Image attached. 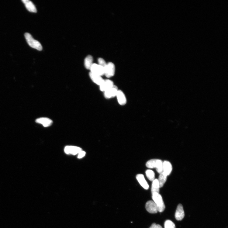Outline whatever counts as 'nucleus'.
Returning <instances> with one entry per match:
<instances>
[{
	"label": "nucleus",
	"mask_w": 228,
	"mask_h": 228,
	"mask_svg": "<svg viewBox=\"0 0 228 228\" xmlns=\"http://www.w3.org/2000/svg\"><path fill=\"white\" fill-rule=\"evenodd\" d=\"M89 76L91 79L98 85L100 86L104 81L101 76L95 74L91 72L89 73Z\"/></svg>",
	"instance_id": "14"
},
{
	"label": "nucleus",
	"mask_w": 228,
	"mask_h": 228,
	"mask_svg": "<svg viewBox=\"0 0 228 228\" xmlns=\"http://www.w3.org/2000/svg\"><path fill=\"white\" fill-rule=\"evenodd\" d=\"M136 178L139 184L143 188L146 190L149 189V185L145 178H144L143 174H138L136 176Z\"/></svg>",
	"instance_id": "11"
},
{
	"label": "nucleus",
	"mask_w": 228,
	"mask_h": 228,
	"mask_svg": "<svg viewBox=\"0 0 228 228\" xmlns=\"http://www.w3.org/2000/svg\"><path fill=\"white\" fill-rule=\"evenodd\" d=\"M172 171V166L170 162L168 161L163 162V173L168 177L171 174Z\"/></svg>",
	"instance_id": "9"
},
{
	"label": "nucleus",
	"mask_w": 228,
	"mask_h": 228,
	"mask_svg": "<svg viewBox=\"0 0 228 228\" xmlns=\"http://www.w3.org/2000/svg\"><path fill=\"white\" fill-rule=\"evenodd\" d=\"M90 70L91 72L95 74L100 76L104 75V68L98 64H93Z\"/></svg>",
	"instance_id": "5"
},
{
	"label": "nucleus",
	"mask_w": 228,
	"mask_h": 228,
	"mask_svg": "<svg viewBox=\"0 0 228 228\" xmlns=\"http://www.w3.org/2000/svg\"><path fill=\"white\" fill-rule=\"evenodd\" d=\"M22 2L25 4L26 9L29 12H36L37 10L34 4L29 0H22Z\"/></svg>",
	"instance_id": "15"
},
{
	"label": "nucleus",
	"mask_w": 228,
	"mask_h": 228,
	"mask_svg": "<svg viewBox=\"0 0 228 228\" xmlns=\"http://www.w3.org/2000/svg\"><path fill=\"white\" fill-rule=\"evenodd\" d=\"M146 166L150 169L156 168L157 171L161 174L163 171V162L161 160L154 159L150 160L148 161Z\"/></svg>",
	"instance_id": "1"
},
{
	"label": "nucleus",
	"mask_w": 228,
	"mask_h": 228,
	"mask_svg": "<svg viewBox=\"0 0 228 228\" xmlns=\"http://www.w3.org/2000/svg\"><path fill=\"white\" fill-rule=\"evenodd\" d=\"M36 123L42 124L44 127L50 126L52 124V121L47 118L42 117L37 119Z\"/></svg>",
	"instance_id": "12"
},
{
	"label": "nucleus",
	"mask_w": 228,
	"mask_h": 228,
	"mask_svg": "<svg viewBox=\"0 0 228 228\" xmlns=\"http://www.w3.org/2000/svg\"><path fill=\"white\" fill-rule=\"evenodd\" d=\"M146 208L147 210L151 214H156L158 212L156 205L153 201L147 202L146 205Z\"/></svg>",
	"instance_id": "8"
},
{
	"label": "nucleus",
	"mask_w": 228,
	"mask_h": 228,
	"mask_svg": "<svg viewBox=\"0 0 228 228\" xmlns=\"http://www.w3.org/2000/svg\"><path fill=\"white\" fill-rule=\"evenodd\" d=\"M26 41L30 47L39 51L42 50V45L40 42L34 39L32 35L28 33L25 35Z\"/></svg>",
	"instance_id": "3"
},
{
	"label": "nucleus",
	"mask_w": 228,
	"mask_h": 228,
	"mask_svg": "<svg viewBox=\"0 0 228 228\" xmlns=\"http://www.w3.org/2000/svg\"><path fill=\"white\" fill-rule=\"evenodd\" d=\"M156 224L155 223H154L152 224V225H151V226L149 228H154V227Z\"/></svg>",
	"instance_id": "25"
},
{
	"label": "nucleus",
	"mask_w": 228,
	"mask_h": 228,
	"mask_svg": "<svg viewBox=\"0 0 228 228\" xmlns=\"http://www.w3.org/2000/svg\"><path fill=\"white\" fill-rule=\"evenodd\" d=\"M185 216L183 206L181 204H179L177 207L175 214V217L178 220H181L183 219Z\"/></svg>",
	"instance_id": "10"
},
{
	"label": "nucleus",
	"mask_w": 228,
	"mask_h": 228,
	"mask_svg": "<svg viewBox=\"0 0 228 228\" xmlns=\"http://www.w3.org/2000/svg\"><path fill=\"white\" fill-rule=\"evenodd\" d=\"M164 228H176V226L171 220H167L165 222Z\"/></svg>",
	"instance_id": "21"
},
{
	"label": "nucleus",
	"mask_w": 228,
	"mask_h": 228,
	"mask_svg": "<svg viewBox=\"0 0 228 228\" xmlns=\"http://www.w3.org/2000/svg\"><path fill=\"white\" fill-rule=\"evenodd\" d=\"M152 199L156 205L158 211L161 212H163L165 207L161 195L157 193H153L152 194Z\"/></svg>",
	"instance_id": "2"
},
{
	"label": "nucleus",
	"mask_w": 228,
	"mask_h": 228,
	"mask_svg": "<svg viewBox=\"0 0 228 228\" xmlns=\"http://www.w3.org/2000/svg\"><path fill=\"white\" fill-rule=\"evenodd\" d=\"M159 184L157 179H155L153 181L152 184L151 192L152 194L154 193H159L160 190Z\"/></svg>",
	"instance_id": "17"
},
{
	"label": "nucleus",
	"mask_w": 228,
	"mask_h": 228,
	"mask_svg": "<svg viewBox=\"0 0 228 228\" xmlns=\"http://www.w3.org/2000/svg\"><path fill=\"white\" fill-rule=\"evenodd\" d=\"M113 82L109 79L104 80L102 84L100 86V90L102 91H105L112 88L114 85Z\"/></svg>",
	"instance_id": "13"
},
{
	"label": "nucleus",
	"mask_w": 228,
	"mask_h": 228,
	"mask_svg": "<svg viewBox=\"0 0 228 228\" xmlns=\"http://www.w3.org/2000/svg\"><path fill=\"white\" fill-rule=\"evenodd\" d=\"M167 178V176L162 172L160 174L158 179L160 187H162L165 183Z\"/></svg>",
	"instance_id": "19"
},
{
	"label": "nucleus",
	"mask_w": 228,
	"mask_h": 228,
	"mask_svg": "<svg viewBox=\"0 0 228 228\" xmlns=\"http://www.w3.org/2000/svg\"><path fill=\"white\" fill-rule=\"evenodd\" d=\"M154 228H163V227L160 225L156 224Z\"/></svg>",
	"instance_id": "24"
},
{
	"label": "nucleus",
	"mask_w": 228,
	"mask_h": 228,
	"mask_svg": "<svg viewBox=\"0 0 228 228\" xmlns=\"http://www.w3.org/2000/svg\"><path fill=\"white\" fill-rule=\"evenodd\" d=\"M86 154L85 152V151H82V150L80 151L79 154H78V158L79 159L82 158L83 157H84Z\"/></svg>",
	"instance_id": "23"
},
{
	"label": "nucleus",
	"mask_w": 228,
	"mask_h": 228,
	"mask_svg": "<svg viewBox=\"0 0 228 228\" xmlns=\"http://www.w3.org/2000/svg\"><path fill=\"white\" fill-rule=\"evenodd\" d=\"M119 104L121 105H124L126 103V96L121 90H118L116 95Z\"/></svg>",
	"instance_id": "16"
},
{
	"label": "nucleus",
	"mask_w": 228,
	"mask_h": 228,
	"mask_svg": "<svg viewBox=\"0 0 228 228\" xmlns=\"http://www.w3.org/2000/svg\"><path fill=\"white\" fill-rule=\"evenodd\" d=\"M115 66L114 64L109 62L107 64L104 68V75L108 78H110L115 74Z\"/></svg>",
	"instance_id": "4"
},
{
	"label": "nucleus",
	"mask_w": 228,
	"mask_h": 228,
	"mask_svg": "<svg viewBox=\"0 0 228 228\" xmlns=\"http://www.w3.org/2000/svg\"><path fill=\"white\" fill-rule=\"evenodd\" d=\"M98 64L104 68L105 67L107 64H106L105 60L102 58H99L98 59Z\"/></svg>",
	"instance_id": "22"
},
{
	"label": "nucleus",
	"mask_w": 228,
	"mask_h": 228,
	"mask_svg": "<svg viewBox=\"0 0 228 228\" xmlns=\"http://www.w3.org/2000/svg\"><path fill=\"white\" fill-rule=\"evenodd\" d=\"M82 150L81 148L79 147L73 146H67L64 148V151L66 154L74 155L78 154Z\"/></svg>",
	"instance_id": "7"
},
{
	"label": "nucleus",
	"mask_w": 228,
	"mask_h": 228,
	"mask_svg": "<svg viewBox=\"0 0 228 228\" xmlns=\"http://www.w3.org/2000/svg\"><path fill=\"white\" fill-rule=\"evenodd\" d=\"M118 91L117 86L114 85L112 88L105 91L104 96L106 98H110L116 96Z\"/></svg>",
	"instance_id": "6"
},
{
	"label": "nucleus",
	"mask_w": 228,
	"mask_h": 228,
	"mask_svg": "<svg viewBox=\"0 0 228 228\" xmlns=\"http://www.w3.org/2000/svg\"><path fill=\"white\" fill-rule=\"evenodd\" d=\"M146 174L147 177L150 181H153L155 179V173L153 171L148 170L146 171Z\"/></svg>",
	"instance_id": "20"
},
{
	"label": "nucleus",
	"mask_w": 228,
	"mask_h": 228,
	"mask_svg": "<svg viewBox=\"0 0 228 228\" xmlns=\"http://www.w3.org/2000/svg\"><path fill=\"white\" fill-rule=\"evenodd\" d=\"M93 57L91 55H88L85 59V65L87 69L90 70V68L93 64Z\"/></svg>",
	"instance_id": "18"
}]
</instances>
